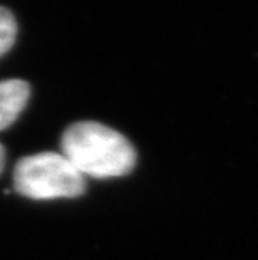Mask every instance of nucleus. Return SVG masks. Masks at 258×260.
Instances as JSON below:
<instances>
[{
    "label": "nucleus",
    "mask_w": 258,
    "mask_h": 260,
    "mask_svg": "<svg viewBox=\"0 0 258 260\" xmlns=\"http://www.w3.org/2000/svg\"><path fill=\"white\" fill-rule=\"evenodd\" d=\"M60 148L84 178H118L136 165V149L128 138L96 121L70 124L64 131Z\"/></svg>",
    "instance_id": "f257e3e1"
},
{
    "label": "nucleus",
    "mask_w": 258,
    "mask_h": 260,
    "mask_svg": "<svg viewBox=\"0 0 258 260\" xmlns=\"http://www.w3.org/2000/svg\"><path fill=\"white\" fill-rule=\"evenodd\" d=\"M14 188L32 200H56L82 195L86 181L62 153H37L15 165Z\"/></svg>",
    "instance_id": "f03ea898"
},
{
    "label": "nucleus",
    "mask_w": 258,
    "mask_h": 260,
    "mask_svg": "<svg viewBox=\"0 0 258 260\" xmlns=\"http://www.w3.org/2000/svg\"><path fill=\"white\" fill-rule=\"evenodd\" d=\"M30 98V87L25 81H0V131L12 126L24 111Z\"/></svg>",
    "instance_id": "7ed1b4c3"
},
{
    "label": "nucleus",
    "mask_w": 258,
    "mask_h": 260,
    "mask_svg": "<svg viewBox=\"0 0 258 260\" xmlns=\"http://www.w3.org/2000/svg\"><path fill=\"white\" fill-rule=\"evenodd\" d=\"M17 39V20L9 9L0 7V57L10 51Z\"/></svg>",
    "instance_id": "20e7f679"
},
{
    "label": "nucleus",
    "mask_w": 258,
    "mask_h": 260,
    "mask_svg": "<svg viewBox=\"0 0 258 260\" xmlns=\"http://www.w3.org/2000/svg\"><path fill=\"white\" fill-rule=\"evenodd\" d=\"M4 167H5V149L0 145V173L4 171Z\"/></svg>",
    "instance_id": "39448f33"
}]
</instances>
